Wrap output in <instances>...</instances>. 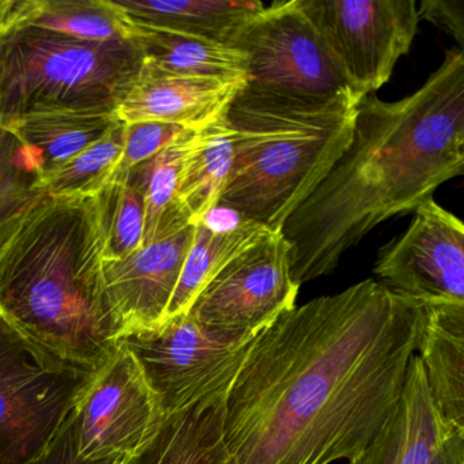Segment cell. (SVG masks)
Listing matches in <instances>:
<instances>
[{"instance_id":"9a60e30c","label":"cell","mask_w":464,"mask_h":464,"mask_svg":"<svg viewBox=\"0 0 464 464\" xmlns=\"http://www.w3.org/2000/svg\"><path fill=\"white\" fill-rule=\"evenodd\" d=\"M458 431L437 410L415 353L395 409L368 447L347 463L431 464L442 444Z\"/></svg>"},{"instance_id":"7a4b0ae2","label":"cell","mask_w":464,"mask_h":464,"mask_svg":"<svg viewBox=\"0 0 464 464\" xmlns=\"http://www.w3.org/2000/svg\"><path fill=\"white\" fill-rule=\"evenodd\" d=\"M463 170L464 53L452 48L410 96L361 99L346 150L281 227L295 284L333 273L374 227L414 213Z\"/></svg>"},{"instance_id":"30bf717a","label":"cell","mask_w":464,"mask_h":464,"mask_svg":"<svg viewBox=\"0 0 464 464\" xmlns=\"http://www.w3.org/2000/svg\"><path fill=\"white\" fill-rule=\"evenodd\" d=\"M162 420L140 363L121 341L92 374L72 414L78 458L124 463L142 450Z\"/></svg>"},{"instance_id":"3957f363","label":"cell","mask_w":464,"mask_h":464,"mask_svg":"<svg viewBox=\"0 0 464 464\" xmlns=\"http://www.w3.org/2000/svg\"><path fill=\"white\" fill-rule=\"evenodd\" d=\"M0 316L56 357L97 369L121 327L102 278L93 197H47L0 254Z\"/></svg>"},{"instance_id":"44dd1931","label":"cell","mask_w":464,"mask_h":464,"mask_svg":"<svg viewBox=\"0 0 464 464\" xmlns=\"http://www.w3.org/2000/svg\"><path fill=\"white\" fill-rule=\"evenodd\" d=\"M271 232L273 230L240 217L227 225L213 224L206 218L197 222L194 240L165 320L187 314L198 295L230 260Z\"/></svg>"},{"instance_id":"e0dca14e","label":"cell","mask_w":464,"mask_h":464,"mask_svg":"<svg viewBox=\"0 0 464 464\" xmlns=\"http://www.w3.org/2000/svg\"><path fill=\"white\" fill-rule=\"evenodd\" d=\"M417 355L440 414L464 431V305H428Z\"/></svg>"},{"instance_id":"d6986e66","label":"cell","mask_w":464,"mask_h":464,"mask_svg":"<svg viewBox=\"0 0 464 464\" xmlns=\"http://www.w3.org/2000/svg\"><path fill=\"white\" fill-rule=\"evenodd\" d=\"M132 26L145 69L180 77L246 82V56L232 45L150 26Z\"/></svg>"},{"instance_id":"ac0fdd59","label":"cell","mask_w":464,"mask_h":464,"mask_svg":"<svg viewBox=\"0 0 464 464\" xmlns=\"http://www.w3.org/2000/svg\"><path fill=\"white\" fill-rule=\"evenodd\" d=\"M134 25L164 29L232 45L265 9L259 0H112Z\"/></svg>"},{"instance_id":"603a6c76","label":"cell","mask_w":464,"mask_h":464,"mask_svg":"<svg viewBox=\"0 0 464 464\" xmlns=\"http://www.w3.org/2000/svg\"><path fill=\"white\" fill-rule=\"evenodd\" d=\"M192 132H184L159 154L121 175L142 194L145 202L142 246L169 237L192 224L179 199L181 162Z\"/></svg>"},{"instance_id":"52a82bcc","label":"cell","mask_w":464,"mask_h":464,"mask_svg":"<svg viewBox=\"0 0 464 464\" xmlns=\"http://www.w3.org/2000/svg\"><path fill=\"white\" fill-rule=\"evenodd\" d=\"M142 369L162 415L227 392L254 339H232L178 314L153 330L121 339Z\"/></svg>"},{"instance_id":"cb8c5ba5","label":"cell","mask_w":464,"mask_h":464,"mask_svg":"<svg viewBox=\"0 0 464 464\" xmlns=\"http://www.w3.org/2000/svg\"><path fill=\"white\" fill-rule=\"evenodd\" d=\"M121 123L116 112L58 111L26 116L7 130L39 151L45 172L74 159Z\"/></svg>"},{"instance_id":"83f0119b","label":"cell","mask_w":464,"mask_h":464,"mask_svg":"<svg viewBox=\"0 0 464 464\" xmlns=\"http://www.w3.org/2000/svg\"><path fill=\"white\" fill-rule=\"evenodd\" d=\"M189 130L176 124L140 121L126 124V143L112 178L124 175L132 168L148 161L162 149L175 142L180 135ZM111 178V179H112Z\"/></svg>"},{"instance_id":"8fae6325","label":"cell","mask_w":464,"mask_h":464,"mask_svg":"<svg viewBox=\"0 0 464 464\" xmlns=\"http://www.w3.org/2000/svg\"><path fill=\"white\" fill-rule=\"evenodd\" d=\"M233 47L246 56V83L256 88L311 99L349 89L298 0L265 6L238 32Z\"/></svg>"},{"instance_id":"484cf974","label":"cell","mask_w":464,"mask_h":464,"mask_svg":"<svg viewBox=\"0 0 464 464\" xmlns=\"http://www.w3.org/2000/svg\"><path fill=\"white\" fill-rule=\"evenodd\" d=\"M102 241V260L129 256L143 246L145 202L124 176L113 178L93 195Z\"/></svg>"},{"instance_id":"d4e9b609","label":"cell","mask_w":464,"mask_h":464,"mask_svg":"<svg viewBox=\"0 0 464 464\" xmlns=\"http://www.w3.org/2000/svg\"><path fill=\"white\" fill-rule=\"evenodd\" d=\"M43 169L36 149L12 130L0 129V254L48 197L40 184Z\"/></svg>"},{"instance_id":"4dcf8cb0","label":"cell","mask_w":464,"mask_h":464,"mask_svg":"<svg viewBox=\"0 0 464 464\" xmlns=\"http://www.w3.org/2000/svg\"><path fill=\"white\" fill-rule=\"evenodd\" d=\"M431 464H464V433H453L442 444Z\"/></svg>"},{"instance_id":"ffe728a7","label":"cell","mask_w":464,"mask_h":464,"mask_svg":"<svg viewBox=\"0 0 464 464\" xmlns=\"http://www.w3.org/2000/svg\"><path fill=\"white\" fill-rule=\"evenodd\" d=\"M235 146L225 113L192 132L181 162L179 199L192 224L218 208L232 173Z\"/></svg>"},{"instance_id":"277c9868","label":"cell","mask_w":464,"mask_h":464,"mask_svg":"<svg viewBox=\"0 0 464 464\" xmlns=\"http://www.w3.org/2000/svg\"><path fill=\"white\" fill-rule=\"evenodd\" d=\"M362 97L289 96L246 83L225 112L235 159L219 208L279 232L352 140Z\"/></svg>"},{"instance_id":"6da1fadb","label":"cell","mask_w":464,"mask_h":464,"mask_svg":"<svg viewBox=\"0 0 464 464\" xmlns=\"http://www.w3.org/2000/svg\"><path fill=\"white\" fill-rule=\"evenodd\" d=\"M426 312L366 279L257 334L225 395L224 440L235 464L357 458L401 399Z\"/></svg>"},{"instance_id":"f1b7e54d","label":"cell","mask_w":464,"mask_h":464,"mask_svg":"<svg viewBox=\"0 0 464 464\" xmlns=\"http://www.w3.org/2000/svg\"><path fill=\"white\" fill-rule=\"evenodd\" d=\"M418 18L429 21L450 34L459 50L464 45V0H423L417 7Z\"/></svg>"},{"instance_id":"7c38bea8","label":"cell","mask_w":464,"mask_h":464,"mask_svg":"<svg viewBox=\"0 0 464 464\" xmlns=\"http://www.w3.org/2000/svg\"><path fill=\"white\" fill-rule=\"evenodd\" d=\"M373 273L391 292L425 305H464V225L434 199L380 248Z\"/></svg>"},{"instance_id":"4316f807","label":"cell","mask_w":464,"mask_h":464,"mask_svg":"<svg viewBox=\"0 0 464 464\" xmlns=\"http://www.w3.org/2000/svg\"><path fill=\"white\" fill-rule=\"evenodd\" d=\"M126 143L121 121L107 137L70 161L42 173L43 191L53 198L93 197L112 178Z\"/></svg>"},{"instance_id":"1f68e13d","label":"cell","mask_w":464,"mask_h":464,"mask_svg":"<svg viewBox=\"0 0 464 464\" xmlns=\"http://www.w3.org/2000/svg\"><path fill=\"white\" fill-rule=\"evenodd\" d=\"M12 4L13 0H0V34H4L5 29L7 28Z\"/></svg>"},{"instance_id":"5bb4252c","label":"cell","mask_w":464,"mask_h":464,"mask_svg":"<svg viewBox=\"0 0 464 464\" xmlns=\"http://www.w3.org/2000/svg\"><path fill=\"white\" fill-rule=\"evenodd\" d=\"M246 83L161 74L143 67L116 115L126 124L157 121L197 131L221 118Z\"/></svg>"},{"instance_id":"9c48e42d","label":"cell","mask_w":464,"mask_h":464,"mask_svg":"<svg viewBox=\"0 0 464 464\" xmlns=\"http://www.w3.org/2000/svg\"><path fill=\"white\" fill-rule=\"evenodd\" d=\"M298 290L290 246L279 230L230 260L198 295L188 314L213 333L251 341L295 308Z\"/></svg>"},{"instance_id":"5b68a950","label":"cell","mask_w":464,"mask_h":464,"mask_svg":"<svg viewBox=\"0 0 464 464\" xmlns=\"http://www.w3.org/2000/svg\"><path fill=\"white\" fill-rule=\"evenodd\" d=\"M137 40L86 42L36 26L0 34V129L34 113L116 112L142 74Z\"/></svg>"},{"instance_id":"8992f818","label":"cell","mask_w":464,"mask_h":464,"mask_svg":"<svg viewBox=\"0 0 464 464\" xmlns=\"http://www.w3.org/2000/svg\"><path fill=\"white\" fill-rule=\"evenodd\" d=\"M94 371L56 357L0 316V464H32L44 455Z\"/></svg>"},{"instance_id":"4fadbf2b","label":"cell","mask_w":464,"mask_h":464,"mask_svg":"<svg viewBox=\"0 0 464 464\" xmlns=\"http://www.w3.org/2000/svg\"><path fill=\"white\" fill-rule=\"evenodd\" d=\"M195 224L118 260H102V278L121 338L165 322Z\"/></svg>"},{"instance_id":"ba28073f","label":"cell","mask_w":464,"mask_h":464,"mask_svg":"<svg viewBox=\"0 0 464 464\" xmlns=\"http://www.w3.org/2000/svg\"><path fill=\"white\" fill-rule=\"evenodd\" d=\"M343 80L360 97L390 81L418 31L414 0H298Z\"/></svg>"},{"instance_id":"f546056e","label":"cell","mask_w":464,"mask_h":464,"mask_svg":"<svg viewBox=\"0 0 464 464\" xmlns=\"http://www.w3.org/2000/svg\"><path fill=\"white\" fill-rule=\"evenodd\" d=\"M74 414V412H72ZM32 464H123L119 461H100L89 463L78 458L77 445H75L74 429H72V415L69 423L63 429L58 439L48 448L44 455L40 456Z\"/></svg>"},{"instance_id":"2e32d148","label":"cell","mask_w":464,"mask_h":464,"mask_svg":"<svg viewBox=\"0 0 464 464\" xmlns=\"http://www.w3.org/2000/svg\"><path fill=\"white\" fill-rule=\"evenodd\" d=\"M225 395L164 417L142 450L123 464H235L224 440Z\"/></svg>"},{"instance_id":"7402d4cb","label":"cell","mask_w":464,"mask_h":464,"mask_svg":"<svg viewBox=\"0 0 464 464\" xmlns=\"http://www.w3.org/2000/svg\"><path fill=\"white\" fill-rule=\"evenodd\" d=\"M9 26H36L86 42L134 37V26L112 0H13Z\"/></svg>"}]
</instances>
